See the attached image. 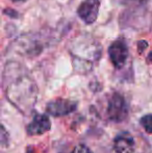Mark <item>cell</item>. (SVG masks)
I'll list each match as a JSON object with an SVG mask.
<instances>
[{
    "mask_svg": "<svg viewBox=\"0 0 152 153\" xmlns=\"http://www.w3.org/2000/svg\"><path fill=\"white\" fill-rule=\"evenodd\" d=\"M128 114V108L126 101L122 95L119 93H115L110 97L108 106V119L114 122H122L126 119Z\"/></svg>",
    "mask_w": 152,
    "mask_h": 153,
    "instance_id": "cell-2",
    "label": "cell"
},
{
    "mask_svg": "<svg viewBox=\"0 0 152 153\" xmlns=\"http://www.w3.org/2000/svg\"><path fill=\"white\" fill-rule=\"evenodd\" d=\"M51 128V122L46 115H36L26 127L27 134L41 135Z\"/></svg>",
    "mask_w": 152,
    "mask_h": 153,
    "instance_id": "cell-6",
    "label": "cell"
},
{
    "mask_svg": "<svg viewBox=\"0 0 152 153\" xmlns=\"http://www.w3.org/2000/svg\"><path fill=\"white\" fill-rule=\"evenodd\" d=\"M37 95V85L28 76L18 77L6 89L7 100L23 113L28 111L35 105Z\"/></svg>",
    "mask_w": 152,
    "mask_h": 153,
    "instance_id": "cell-1",
    "label": "cell"
},
{
    "mask_svg": "<svg viewBox=\"0 0 152 153\" xmlns=\"http://www.w3.org/2000/svg\"><path fill=\"white\" fill-rule=\"evenodd\" d=\"M99 8V0H85L77 8V15L85 24H92L97 19Z\"/></svg>",
    "mask_w": 152,
    "mask_h": 153,
    "instance_id": "cell-5",
    "label": "cell"
},
{
    "mask_svg": "<svg viewBox=\"0 0 152 153\" xmlns=\"http://www.w3.org/2000/svg\"><path fill=\"white\" fill-rule=\"evenodd\" d=\"M136 142L129 132L119 133L114 141V149L117 153H133Z\"/></svg>",
    "mask_w": 152,
    "mask_h": 153,
    "instance_id": "cell-7",
    "label": "cell"
},
{
    "mask_svg": "<svg viewBox=\"0 0 152 153\" xmlns=\"http://www.w3.org/2000/svg\"><path fill=\"white\" fill-rule=\"evenodd\" d=\"M72 153H93V152H92L91 150L87 147V146L78 145V146H76V147L74 148Z\"/></svg>",
    "mask_w": 152,
    "mask_h": 153,
    "instance_id": "cell-9",
    "label": "cell"
},
{
    "mask_svg": "<svg viewBox=\"0 0 152 153\" xmlns=\"http://www.w3.org/2000/svg\"><path fill=\"white\" fill-rule=\"evenodd\" d=\"M76 107L77 104L74 101L59 98L47 103L46 113L53 117H63V116H67L73 113Z\"/></svg>",
    "mask_w": 152,
    "mask_h": 153,
    "instance_id": "cell-4",
    "label": "cell"
},
{
    "mask_svg": "<svg viewBox=\"0 0 152 153\" xmlns=\"http://www.w3.org/2000/svg\"><path fill=\"white\" fill-rule=\"evenodd\" d=\"M4 14H7V15H10V16H13L14 18H16V17L18 16V14H17V13H15L14 10H12L10 8V10H8V8H6V10H4Z\"/></svg>",
    "mask_w": 152,
    "mask_h": 153,
    "instance_id": "cell-11",
    "label": "cell"
},
{
    "mask_svg": "<svg viewBox=\"0 0 152 153\" xmlns=\"http://www.w3.org/2000/svg\"><path fill=\"white\" fill-rule=\"evenodd\" d=\"M147 59H148V62H150V64H152V52H150L148 54V56H147Z\"/></svg>",
    "mask_w": 152,
    "mask_h": 153,
    "instance_id": "cell-12",
    "label": "cell"
},
{
    "mask_svg": "<svg viewBox=\"0 0 152 153\" xmlns=\"http://www.w3.org/2000/svg\"><path fill=\"white\" fill-rule=\"evenodd\" d=\"M13 1H15V2H21V1H25V0H13Z\"/></svg>",
    "mask_w": 152,
    "mask_h": 153,
    "instance_id": "cell-13",
    "label": "cell"
},
{
    "mask_svg": "<svg viewBox=\"0 0 152 153\" xmlns=\"http://www.w3.org/2000/svg\"><path fill=\"white\" fill-rule=\"evenodd\" d=\"M140 122L147 133H152V115H146L142 117Z\"/></svg>",
    "mask_w": 152,
    "mask_h": 153,
    "instance_id": "cell-8",
    "label": "cell"
},
{
    "mask_svg": "<svg viewBox=\"0 0 152 153\" xmlns=\"http://www.w3.org/2000/svg\"><path fill=\"white\" fill-rule=\"evenodd\" d=\"M148 47V43L146 41H139L138 42V51L139 53H143L145 51V49H147Z\"/></svg>",
    "mask_w": 152,
    "mask_h": 153,
    "instance_id": "cell-10",
    "label": "cell"
},
{
    "mask_svg": "<svg viewBox=\"0 0 152 153\" xmlns=\"http://www.w3.org/2000/svg\"><path fill=\"white\" fill-rule=\"evenodd\" d=\"M108 56L115 68L121 69L125 65L128 57V47L123 39L116 40L108 47Z\"/></svg>",
    "mask_w": 152,
    "mask_h": 153,
    "instance_id": "cell-3",
    "label": "cell"
}]
</instances>
